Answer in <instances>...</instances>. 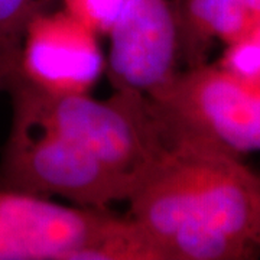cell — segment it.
<instances>
[{
  "label": "cell",
  "instance_id": "1",
  "mask_svg": "<svg viewBox=\"0 0 260 260\" xmlns=\"http://www.w3.org/2000/svg\"><path fill=\"white\" fill-rule=\"evenodd\" d=\"M127 201L165 260L260 256V175L218 146L167 133Z\"/></svg>",
  "mask_w": 260,
  "mask_h": 260
},
{
  "label": "cell",
  "instance_id": "2",
  "mask_svg": "<svg viewBox=\"0 0 260 260\" xmlns=\"http://www.w3.org/2000/svg\"><path fill=\"white\" fill-rule=\"evenodd\" d=\"M8 88L12 114L73 140L107 167L135 179L136 186L165 148L167 133L146 95L114 91L109 100H95L90 94H52L16 71Z\"/></svg>",
  "mask_w": 260,
  "mask_h": 260
},
{
  "label": "cell",
  "instance_id": "3",
  "mask_svg": "<svg viewBox=\"0 0 260 260\" xmlns=\"http://www.w3.org/2000/svg\"><path fill=\"white\" fill-rule=\"evenodd\" d=\"M0 184L41 197L58 195L91 210L127 201L136 188L135 179L75 142L15 114L0 162Z\"/></svg>",
  "mask_w": 260,
  "mask_h": 260
},
{
  "label": "cell",
  "instance_id": "4",
  "mask_svg": "<svg viewBox=\"0 0 260 260\" xmlns=\"http://www.w3.org/2000/svg\"><path fill=\"white\" fill-rule=\"evenodd\" d=\"M149 100L168 135L201 140L239 156L260 150V83L223 65L204 62L179 71Z\"/></svg>",
  "mask_w": 260,
  "mask_h": 260
},
{
  "label": "cell",
  "instance_id": "5",
  "mask_svg": "<svg viewBox=\"0 0 260 260\" xmlns=\"http://www.w3.org/2000/svg\"><path fill=\"white\" fill-rule=\"evenodd\" d=\"M109 37L106 68L114 91L150 99L179 73L177 0H126Z\"/></svg>",
  "mask_w": 260,
  "mask_h": 260
},
{
  "label": "cell",
  "instance_id": "6",
  "mask_svg": "<svg viewBox=\"0 0 260 260\" xmlns=\"http://www.w3.org/2000/svg\"><path fill=\"white\" fill-rule=\"evenodd\" d=\"M109 214L2 186L0 260H73L100 233Z\"/></svg>",
  "mask_w": 260,
  "mask_h": 260
},
{
  "label": "cell",
  "instance_id": "7",
  "mask_svg": "<svg viewBox=\"0 0 260 260\" xmlns=\"http://www.w3.org/2000/svg\"><path fill=\"white\" fill-rule=\"evenodd\" d=\"M99 35L64 9L39 10L23 32L16 74L52 94H90L106 70Z\"/></svg>",
  "mask_w": 260,
  "mask_h": 260
},
{
  "label": "cell",
  "instance_id": "8",
  "mask_svg": "<svg viewBox=\"0 0 260 260\" xmlns=\"http://www.w3.org/2000/svg\"><path fill=\"white\" fill-rule=\"evenodd\" d=\"M181 56L204 64L214 42L236 45L260 30V0H177Z\"/></svg>",
  "mask_w": 260,
  "mask_h": 260
},
{
  "label": "cell",
  "instance_id": "9",
  "mask_svg": "<svg viewBox=\"0 0 260 260\" xmlns=\"http://www.w3.org/2000/svg\"><path fill=\"white\" fill-rule=\"evenodd\" d=\"M73 260H165V256L130 215L110 213L100 233Z\"/></svg>",
  "mask_w": 260,
  "mask_h": 260
},
{
  "label": "cell",
  "instance_id": "10",
  "mask_svg": "<svg viewBox=\"0 0 260 260\" xmlns=\"http://www.w3.org/2000/svg\"><path fill=\"white\" fill-rule=\"evenodd\" d=\"M41 0H0V64L18 68L19 49L29 20L41 10Z\"/></svg>",
  "mask_w": 260,
  "mask_h": 260
},
{
  "label": "cell",
  "instance_id": "11",
  "mask_svg": "<svg viewBox=\"0 0 260 260\" xmlns=\"http://www.w3.org/2000/svg\"><path fill=\"white\" fill-rule=\"evenodd\" d=\"M65 12L91 29L95 35H110L121 16L126 0H62Z\"/></svg>",
  "mask_w": 260,
  "mask_h": 260
},
{
  "label": "cell",
  "instance_id": "12",
  "mask_svg": "<svg viewBox=\"0 0 260 260\" xmlns=\"http://www.w3.org/2000/svg\"><path fill=\"white\" fill-rule=\"evenodd\" d=\"M12 74H13V73H12L10 70H8L3 64H0V90L5 88V87H8L9 78Z\"/></svg>",
  "mask_w": 260,
  "mask_h": 260
}]
</instances>
